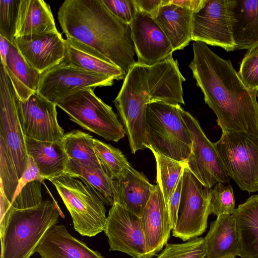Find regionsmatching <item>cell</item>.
<instances>
[{
    "instance_id": "obj_11",
    "label": "cell",
    "mask_w": 258,
    "mask_h": 258,
    "mask_svg": "<svg viewBox=\"0 0 258 258\" xmlns=\"http://www.w3.org/2000/svg\"><path fill=\"white\" fill-rule=\"evenodd\" d=\"M114 80L62 61L41 75L37 93L57 105L78 91L110 86Z\"/></svg>"
},
{
    "instance_id": "obj_2",
    "label": "cell",
    "mask_w": 258,
    "mask_h": 258,
    "mask_svg": "<svg viewBox=\"0 0 258 258\" xmlns=\"http://www.w3.org/2000/svg\"><path fill=\"white\" fill-rule=\"evenodd\" d=\"M57 19L66 40L119 68L125 76L137 62L131 28L102 0H66Z\"/></svg>"
},
{
    "instance_id": "obj_41",
    "label": "cell",
    "mask_w": 258,
    "mask_h": 258,
    "mask_svg": "<svg viewBox=\"0 0 258 258\" xmlns=\"http://www.w3.org/2000/svg\"><path fill=\"white\" fill-rule=\"evenodd\" d=\"M137 9L152 16L159 8L165 4L167 0H135Z\"/></svg>"
},
{
    "instance_id": "obj_1",
    "label": "cell",
    "mask_w": 258,
    "mask_h": 258,
    "mask_svg": "<svg viewBox=\"0 0 258 258\" xmlns=\"http://www.w3.org/2000/svg\"><path fill=\"white\" fill-rule=\"evenodd\" d=\"M192 50L189 67L222 132L258 136L257 92L244 85L230 60L221 58L206 44L194 41Z\"/></svg>"
},
{
    "instance_id": "obj_14",
    "label": "cell",
    "mask_w": 258,
    "mask_h": 258,
    "mask_svg": "<svg viewBox=\"0 0 258 258\" xmlns=\"http://www.w3.org/2000/svg\"><path fill=\"white\" fill-rule=\"evenodd\" d=\"M17 106L25 138L49 142L62 139L64 134L57 121L55 104L36 92L25 101L18 98Z\"/></svg>"
},
{
    "instance_id": "obj_29",
    "label": "cell",
    "mask_w": 258,
    "mask_h": 258,
    "mask_svg": "<svg viewBox=\"0 0 258 258\" xmlns=\"http://www.w3.org/2000/svg\"><path fill=\"white\" fill-rule=\"evenodd\" d=\"M66 52L63 62L89 72L107 76L114 80L124 79L125 74L118 67L88 51L71 45L66 40Z\"/></svg>"
},
{
    "instance_id": "obj_38",
    "label": "cell",
    "mask_w": 258,
    "mask_h": 258,
    "mask_svg": "<svg viewBox=\"0 0 258 258\" xmlns=\"http://www.w3.org/2000/svg\"><path fill=\"white\" fill-rule=\"evenodd\" d=\"M108 9L121 21L131 24L138 11L135 0H102Z\"/></svg>"
},
{
    "instance_id": "obj_40",
    "label": "cell",
    "mask_w": 258,
    "mask_h": 258,
    "mask_svg": "<svg viewBox=\"0 0 258 258\" xmlns=\"http://www.w3.org/2000/svg\"><path fill=\"white\" fill-rule=\"evenodd\" d=\"M183 173V172L179 179L173 194L168 203L166 205L173 229L175 227L178 219V211L181 196Z\"/></svg>"
},
{
    "instance_id": "obj_34",
    "label": "cell",
    "mask_w": 258,
    "mask_h": 258,
    "mask_svg": "<svg viewBox=\"0 0 258 258\" xmlns=\"http://www.w3.org/2000/svg\"><path fill=\"white\" fill-rule=\"evenodd\" d=\"M211 213L217 217L232 215L235 211V198L231 185L218 182L210 189Z\"/></svg>"
},
{
    "instance_id": "obj_28",
    "label": "cell",
    "mask_w": 258,
    "mask_h": 258,
    "mask_svg": "<svg viewBox=\"0 0 258 258\" xmlns=\"http://www.w3.org/2000/svg\"><path fill=\"white\" fill-rule=\"evenodd\" d=\"M64 173L89 185L105 205L112 206L116 202V180L111 179L103 169L87 167L69 159Z\"/></svg>"
},
{
    "instance_id": "obj_4",
    "label": "cell",
    "mask_w": 258,
    "mask_h": 258,
    "mask_svg": "<svg viewBox=\"0 0 258 258\" xmlns=\"http://www.w3.org/2000/svg\"><path fill=\"white\" fill-rule=\"evenodd\" d=\"M61 214L56 203L43 201L24 209L11 206L1 215V258H30Z\"/></svg>"
},
{
    "instance_id": "obj_7",
    "label": "cell",
    "mask_w": 258,
    "mask_h": 258,
    "mask_svg": "<svg viewBox=\"0 0 258 258\" xmlns=\"http://www.w3.org/2000/svg\"><path fill=\"white\" fill-rule=\"evenodd\" d=\"M214 145L227 175L239 188L258 191V136L222 132Z\"/></svg>"
},
{
    "instance_id": "obj_24",
    "label": "cell",
    "mask_w": 258,
    "mask_h": 258,
    "mask_svg": "<svg viewBox=\"0 0 258 258\" xmlns=\"http://www.w3.org/2000/svg\"><path fill=\"white\" fill-rule=\"evenodd\" d=\"M232 31L235 50L258 46V0H235Z\"/></svg>"
},
{
    "instance_id": "obj_44",
    "label": "cell",
    "mask_w": 258,
    "mask_h": 258,
    "mask_svg": "<svg viewBox=\"0 0 258 258\" xmlns=\"http://www.w3.org/2000/svg\"><path fill=\"white\" fill-rule=\"evenodd\" d=\"M257 97L258 98V92H257Z\"/></svg>"
},
{
    "instance_id": "obj_3",
    "label": "cell",
    "mask_w": 258,
    "mask_h": 258,
    "mask_svg": "<svg viewBox=\"0 0 258 258\" xmlns=\"http://www.w3.org/2000/svg\"><path fill=\"white\" fill-rule=\"evenodd\" d=\"M185 81L173 57L151 66L137 62L130 68L113 102L132 149L146 144L147 104L152 101L184 104Z\"/></svg>"
},
{
    "instance_id": "obj_45",
    "label": "cell",
    "mask_w": 258,
    "mask_h": 258,
    "mask_svg": "<svg viewBox=\"0 0 258 258\" xmlns=\"http://www.w3.org/2000/svg\"><path fill=\"white\" fill-rule=\"evenodd\" d=\"M234 258H235V257H234Z\"/></svg>"
},
{
    "instance_id": "obj_13",
    "label": "cell",
    "mask_w": 258,
    "mask_h": 258,
    "mask_svg": "<svg viewBox=\"0 0 258 258\" xmlns=\"http://www.w3.org/2000/svg\"><path fill=\"white\" fill-rule=\"evenodd\" d=\"M182 116L192 140L191 153L186 166L205 186L211 188L216 183H229L227 175L214 143L205 134L199 121L182 110Z\"/></svg>"
},
{
    "instance_id": "obj_37",
    "label": "cell",
    "mask_w": 258,
    "mask_h": 258,
    "mask_svg": "<svg viewBox=\"0 0 258 258\" xmlns=\"http://www.w3.org/2000/svg\"><path fill=\"white\" fill-rule=\"evenodd\" d=\"M41 183L34 180L28 183L14 198L11 207L17 209H24L35 207L43 201L41 195Z\"/></svg>"
},
{
    "instance_id": "obj_8",
    "label": "cell",
    "mask_w": 258,
    "mask_h": 258,
    "mask_svg": "<svg viewBox=\"0 0 258 258\" xmlns=\"http://www.w3.org/2000/svg\"><path fill=\"white\" fill-rule=\"evenodd\" d=\"M94 89L78 91L56 106L83 128L107 141L117 142L125 136L123 126L111 107L97 97Z\"/></svg>"
},
{
    "instance_id": "obj_32",
    "label": "cell",
    "mask_w": 258,
    "mask_h": 258,
    "mask_svg": "<svg viewBox=\"0 0 258 258\" xmlns=\"http://www.w3.org/2000/svg\"><path fill=\"white\" fill-rule=\"evenodd\" d=\"M94 146L103 169L111 179L117 180L125 176L131 165L119 149L96 139Z\"/></svg>"
},
{
    "instance_id": "obj_39",
    "label": "cell",
    "mask_w": 258,
    "mask_h": 258,
    "mask_svg": "<svg viewBox=\"0 0 258 258\" xmlns=\"http://www.w3.org/2000/svg\"><path fill=\"white\" fill-rule=\"evenodd\" d=\"M44 179V178L41 176L33 158L31 156H28L26 169L19 180L14 198L28 183L34 180H39L42 182Z\"/></svg>"
},
{
    "instance_id": "obj_30",
    "label": "cell",
    "mask_w": 258,
    "mask_h": 258,
    "mask_svg": "<svg viewBox=\"0 0 258 258\" xmlns=\"http://www.w3.org/2000/svg\"><path fill=\"white\" fill-rule=\"evenodd\" d=\"M61 141L69 159L87 167L103 169L95 153L92 136L74 130L65 134Z\"/></svg>"
},
{
    "instance_id": "obj_43",
    "label": "cell",
    "mask_w": 258,
    "mask_h": 258,
    "mask_svg": "<svg viewBox=\"0 0 258 258\" xmlns=\"http://www.w3.org/2000/svg\"><path fill=\"white\" fill-rule=\"evenodd\" d=\"M10 42L0 35V53L2 63L4 66L6 64L7 56L9 50Z\"/></svg>"
},
{
    "instance_id": "obj_27",
    "label": "cell",
    "mask_w": 258,
    "mask_h": 258,
    "mask_svg": "<svg viewBox=\"0 0 258 258\" xmlns=\"http://www.w3.org/2000/svg\"><path fill=\"white\" fill-rule=\"evenodd\" d=\"M4 68L21 101L27 100L37 92L41 74L27 62L15 42L10 43Z\"/></svg>"
},
{
    "instance_id": "obj_35",
    "label": "cell",
    "mask_w": 258,
    "mask_h": 258,
    "mask_svg": "<svg viewBox=\"0 0 258 258\" xmlns=\"http://www.w3.org/2000/svg\"><path fill=\"white\" fill-rule=\"evenodd\" d=\"M21 0H0V35L15 42Z\"/></svg>"
},
{
    "instance_id": "obj_16",
    "label": "cell",
    "mask_w": 258,
    "mask_h": 258,
    "mask_svg": "<svg viewBox=\"0 0 258 258\" xmlns=\"http://www.w3.org/2000/svg\"><path fill=\"white\" fill-rule=\"evenodd\" d=\"M130 25L137 62L151 66L172 57L171 43L152 15L138 10Z\"/></svg>"
},
{
    "instance_id": "obj_20",
    "label": "cell",
    "mask_w": 258,
    "mask_h": 258,
    "mask_svg": "<svg viewBox=\"0 0 258 258\" xmlns=\"http://www.w3.org/2000/svg\"><path fill=\"white\" fill-rule=\"evenodd\" d=\"M194 13L167 0L153 16L174 51L183 49L192 41Z\"/></svg>"
},
{
    "instance_id": "obj_17",
    "label": "cell",
    "mask_w": 258,
    "mask_h": 258,
    "mask_svg": "<svg viewBox=\"0 0 258 258\" xmlns=\"http://www.w3.org/2000/svg\"><path fill=\"white\" fill-rule=\"evenodd\" d=\"M15 44L27 62L41 74L60 63L66 55V40L59 32L17 37Z\"/></svg>"
},
{
    "instance_id": "obj_31",
    "label": "cell",
    "mask_w": 258,
    "mask_h": 258,
    "mask_svg": "<svg viewBox=\"0 0 258 258\" xmlns=\"http://www.w3.org/2000/svg\"><path fill=\"white\" fill-rule=\"evenodd\" d=\"M156 162L157 183L163 194L165 205L173 194L186 161H178L150 149Z\"/></svg>"
},
{
    "instance_id": "obj_9",
    "label": "cell",
    "mask_w": 258,
    "mask_h": 258,
    "mask_svg": "<svg viewBox=\"0 0 258 258\" xmlns=\"http://www.w3.org/2000/svg\"><path fill=\"white\" fill-rule=\"evenodd\" d=\"M210 214V188L185 166L178 219L172 235L184 241L200 236L206 230Z\"/></svg>"
},
{
    "instance_id": "obj_12",
    "label": "cell",
    "mask_w": 258,
    "mask_h": 258,
    "mask_svg": "<svg viewBox=\"0 0 258 258\" xmlns=\"http://www.w3.org/2000/svg\"><path fill=\"white\" fill-rule=\"evenodd\" d=\"M235 0H206L194 13L192 40L219 46L226 51L235 50L232 31L233 8Z\"/></svg>"
},
{
    "instance_id": "obj_5",
    "label": "cell",
    "mask_w": 258,
    "mask_h": 258,
    "mask_svg": "<svg viewBox=\"0 0 258 258\" xmlns=\"http://www.w3.org/2000/svg\"><path fill=\"white\" fill-rule=\"evenodd\" d=\"M179 104L152 101L146 108V148L178 161H186L192 140Z\"/></svg>"
},
{
    "instance_id": "obj_6",
    "label": "cell",
    "mask_w": 258,
    "mask_h": 258,
    "mask_svg": "<svg viewBox=\"0 0 258 258\" xmlns=\"http://www.w3.org/2000/svg\"><path fill=\"white\" fill-rule=\"evenodd\" d=\"M48 180L55 186L69 211L76 231L93 237L104 230L105 204L89 185L66 173Z\"/></svg>"
},
{
    "instance_id": "obj_22",
    "label": "cell",
    "mask_w": 258,
    "mask_h": 258,
    "mask_svg": "<svg viewBox=\"0 0 258 258\" xmlns=\"http://www.w3.org/2000/svg\"><path fill=\"white\" fill-rule=\"evenodd\" d=\"M116 183L115 203L140 218L156 185L150 183L143 173L132 166Z\"/></svg>"
},
{
    "instance_id": "obj_33",
    "label": "cell",
    "mask_w": 258,
    "mask_h": 258,
    "mask_svg": "<svg viewBox=\"0 0 258 258\" xmlns=\"http://www.w3.org/2000/svg\"><path fill=\"white\" fill-rule=\"evenodd\" d=\"M204 238L196 237L179 244L167 243L157 258H206Z\"/></svg>"
},
{
    "instance_id": "obj_36",
    "label": "cell",
    "mask_w": 258,
    "mask_h": 258,
    "mask_svg": "<svg viewBox=\"0 0 258 258\" xmlns=\"http://www.w3.org/2000/svg\"><path fill=\"white\" fill-rule=\"evenodd\" d=\"M238 74L247 88L258 92V46L247 50L240 63Z\"/></svg>"
},
{
    "instance_id": "obj_26",
    "label": "cell",
    "mask_w": 258,
    "mask_h": 258,
    "mask_svg": "<svg viewBox=\"0 0 258 258\" xmlns=\"http://www.w3.org/2000/svg\"><path fill=\"white\" fill-rule=\"evenodd\" d=\"M25 143L28 155L33 158L45 179L64 173L69 158L61 140L49 142L25 138Z\"/></svg>"
},
{
    "instance_id": "obj_23",
    "label": "cell",
    "mask_w": 258,
    "mask_h": 258,
    "mask_svg": "<svg viewBox=\"0 0 258 258\" xmlns=\"http://www.w3.org/2000/svg\"><path fill=\"white\" fill-rule=\"evenodd\" d=\"M232 215L238 233L239 256L258 258V195L239 205Z\"/></svg>"
},
{
    "instance_id": "obj_21",
    "label": "cell",
    "mask_w": 258,
    "mask_h": 258,
    "mask_svg": "<svg viewBox=\"0 0 258 258\" xmlns=\"http://www.w3.org/2000/svg\"><path fill=\"white\" fill-rule=\"evenodd\" d=\"M204 239L206 258H234L239 255L238 233L232 215L218 216L211 223Z\"/></svg>"
},
{
    "instance_id": "obj_25",
    "label": "cell",
    "mask_w": 258,
    "mask_h": 258,
    "mask_svg": "<svg viewBox=\"0 0 258 258\" xmlns=\"http://www.w3.org/2000/svg\"><path fill=\"white\" fill-rule=\"evenodd\" d=\"M50 7L43 0H21L15 38L58 33Z\"/></svg>"
},
{
    "instance_id": "obj_42",
    "label": "cell",
    "mask_w": 258,
    "mask_h": 258,
    "mask_svg": "<svg viewBox=\"0 0 258 258\" xmlns=\"http://www.w3.org/2000/svg\"><path fill=\"white\" fill-rule=\"evenodd\" d=\"M206 0H169V3L186 8L194 13L198 12L203 6Z\"/></svg>"
},
{
    "instance_id": "obj_10",
    "label": "cell",
    "mask_w": 258,
    "mask_h": 258,
    "mask_svg": "<svg viewBox=\"0 0 258 258\" xmlns=\"http://www.w3.org/2000/svg\"><path fill=\"white\" fill-rule=\"evenodd\" d=\"M19 97L4 65L0 64V142L5 145L19 180L26 169L28 155L20 124Z\"/></svg>"
},
{
    "instance_id": "obj_19",
    "label": "cell",
    "mask_w": 258,
    "mask_h": 258,
    "mask_svg": "<svg viewBox=\"0 0 258 258\" xmlns=\"http://www.w3.org/2000/svg\"><path fill=\"white\" fill-rule=\"evenodd\" d=\"M35 252L40 258H105L73 236L62 224H56L48 231Z\"/></svg>"
},
{
    "instance_id": "obj_15",
    "label": "cell",
    "mask_w": 258,
    "mask_h": 258,
    "mask_svg": "<svg viewBox=\"0 0 258 258\" xmlns=\"http://www.w3.org/2000/svg\"><path fill=\"white\" fill-rule=\"evenodd\" d=\"M110 250L133 258H148L141 218L115 203L109 211L104 229Z\"/></svg>"
},
{
    "instance_id": "obj_18",
    "label": "cell",
    "mask_w": 258,
    "mask_h": 258,
    "mask_svg": "<svg viewBox=\"0 0 258 258\" xmlns=\"http://www.w3.org/2000/svg\"><path fill=\"white\" fill-rule=\"evenodd\" d=\"M140 218L147 256L152 258L167 243L173 229L163 194L157 184Z\"/></svg>"
}]
</instances>
